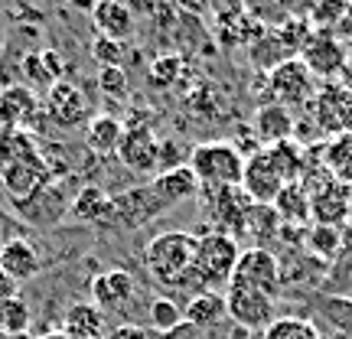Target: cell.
<instances>
[{"label":"cell","mask_w":352,"mask_h":339,"mask_svg":"<svg viewBox=\"0 0 352 339\" xmlns=\"http://www.w3.org/2000/svg\"><path fill=\"white\" fill-rule=\"evenodd\" d=\"M226 303H228V320H232L235 327L248 329V333H264V329L277 320L274 300L264 297V294H254V290L228 287Z\"/></svg>","instance_id":"obj_9"},{"label":"cell","mask_w":352,"mask_h":339,"mask_svg":"<svg viewBox=\"0 0 352 339\" xmlns=\"http://www.w3.org/2000/svg\"><path fill=\"white\" fill-rule=\"evenodd\" d=\"M189 170L199 183V193H222L239 189L245 173V153L228 140H209L189 153Z\"/></svg>","instance_id":"obj_3"},{"label":"cell","mask_w":352,"mask_h":339,"mask_svg":"<svg viewBox=\"0 0 352 339\" xmlns=\"http://www.w3.org/2000/svg\"><path fill=\"white\" fill-rule=\"evenodd\" d=\"M46 111H50L52 121L59 124L72 127V124H82L88 118V98L85 91L76 85V82H56L46 95Z\"/></svg>","instance_id":"obj_14"},{"label":"cell","mask_w":352,"mask_h":339,"mask_svg":"<svg viewBox=\"0 0 352 339\" xmlns=\"http://www.w3.org/2000/svg\"><path fill=\"white\" fill-rule=\"evenodd\" d=\"M98 88L104 91V95H114V98L127 95V78H124V72H121V69H101Z\"/></svg>","instance_id":"obj_33"},{"label":"cell","mask_w":352,"mask_h":339,"mask_svg":"<svg viewBox=\"0 0 352 339\" xmlns=\"http://www.w3.org/2000/svg\"><path fill=\"white\" fill-rule=\"evenodd\" d=\"M138 300V281L124 267H111L91 277V303L98 307L104 316L127 314V307Z\"/></svg>","instance_id":"obj_7"},{"label":"cell","mask_w":352,"mask_h":339,"mask_svg":"<svg viewBox=\"0 0 352 339\" xmlns=\"http://www.w3.org/2000/svg\"><path fill=\"white\" fill-rule=\"evenodd\" d=\"M104 320L108 316L101 314L95 303H72L63 314V323H59V333H65L69 339H104Z\"/></svg>","instance_id":"obj_21"},{"label":"cell","mask_w":352,"mask_h":339,"mask_svg":"<svg viewBox=\"0 0 352 339\" xmlns=\"http://www.w3.org/2000/svg\"><path fill=\"white\" fill-rule=\"evenodd\" d=\"M104 339H153V336L144 327H138V323H121V327H114Z\"/></svg>","instance_id":"obj_34"},{"label":"cell","mask_w":352,"mask_h":339,"mask_svg":"<svg viewBox=\"0 0 352 339\" xmlns=\"http://www.w3.org/2000/svg\"><path fill=\"white\" fill-rule=\"evenodd\" d=\"M202 339H209V336H202Z\"/></svg>","instance_id":"obj_40"},{"label":"cell","mask_w":352,"mask_h":339,"mask_svg":"<svg viewBox=\"0 0 352 339\" xmlns=\"http://www.w3.org/2000/svg\"><path fill=\"white\" fill-rule=\"evenodd\" d=\"M95 59L101 63V69H121L124 50L121 43H111V39H95Z\"/></svg>","instance_id":"obj_32"},{"label":"cell","mask_w":352,"mask_h":339,"mask_svg":"<svg viewBox=\"0 0 352 339\" xmlns=\"http://www.w3.org/2000/svg\"><path fill=\"white\" fill-rule=\"evenodd\" d=\"M192 261H196V235L183 228L160 232L144 245V267L164 287H183Z\"/></svg>","instance_id":"obj_2"},{"label":"cell","mask_w":352,"mask_h":339,"mask_svg":"<svg viewBox=\"0 0 352 339\" xmlns=\"http://www.w3.org/2000/svg\"><path fill=\"white\" fill-rule=\"evenodd\" d=\"M327 170L336 183L352 186V134H340L327 147Z\"/></svg>","instance_id":"obj_27"},{"label":"cell","mask_w":352,"mask_h":339,"mask_svg":"<svg viewBox=\"0 0 352 339\" xmlns=\"http://www.w3.org/2000/svg\"><path fill=\"white\" fill-rule=\"evenodd\" d=\"M91 26L98 39H111V43H124L134 36V10L114 0H101L91 7Z\"/></svg>","instance_id":"obj_15"},{"label":"cell","mask_w":352,"mask_h":339,"mask_svg":"<svg viewBox=\"0 0 352 339\" xmlns=\"http://www.w3.org/2000/svg\"><path fill=\"white\" fill-rule=\"evenodd\" d=\"M287 186V179L280 176L274 157L267 153V147L254 151L252 157H245V173H241V193L254 202V206H274L280 196V189Z\"/></svg>","instance_id":"obj_6"},{"label":"cell","mask_w":352,"mask_h":339,"mask_svg":"<svg viewBox=\"0 0 352 339\" xmlns=\"http://www.w3.org/2000/svg\"><path fill=\"white\" fill-rule=\"evenodd\" d=\"M121 140H124V124H121L118 118H111V114L91 118V124H88V131H85V144L91 153L111 157V153H118Z\"/></svg>","instance_id":"obj_24"},{"label":"cell","mask_w":352,"mask_h":339,"mask_svg":"<svg viewBox=\"0 0 352 339\" xmlns=\"http://www.w3.org/2000/svg\"><path fill=\"white\" fill-rule=\"evenodd\" d=\"M349 20H352V7H349Z\"/></svg>","instance_id":"obj_39"},{"label":"cell","mask_w":352,"mask_h":339,"mask_svg":"<svg viewBox=\"0 0 352 339\" xmlns=\"http://www.w3.org/2000/svg\"><path fill=\"white\" fill-rule=\"evenodd\" d=\"M160 339H202V333L192 327V323H186V320H183L173 333H166V336H160Z\"/></svg>","instance_id":"obj_36"},{"label":"cell","mask_w":352,"mask_h":339,"mask_svg":"<svg viewBox=\"0 0 352 339\" xmlns=\"http://www.w3.org/2000/svg\"><path fill=\"white\" fill-rule=\"evenodd\" d=\"M320 323L336 339H352V297L346 294H327L316 300Z\"/></svg>","instance_id":"obj_23"},{"label":"cell","mask_w":352,"mask_h":339,"mask_svg":"<svg viewBox=\"0 0 352 339\" xmlns=\"http://www.w3.org/2000/svg\"><path fill=\"white\" fill-rule=\"evenodd\" d=\"M69 215L82 222V226H98V222H108L111 215V196L101 186H82L76 193V199L69 206Z\"/></svg>","instance_id":"obj_22"},{"label":"cell","mask_w":352,"mask_h":339,"mask_svg":"<svg viewBox=\"0 0 352 339\" xmlns=\"http://www.w3.org/2000/svg\"><path fill=\"white\" fill-rule=\"evenodd\" d=\"M346 88L352 91V59H349V69H346Z\"/></svg>","instance_id":"obj_38"},{"label":"cell","mask_w":352,"mask_h":339,"mask_svg":"<svg viewBox=\"0 0 352 339\" xmlns=\"http://www.w3.org/2000/svg\"><path fill=\"white\" fill-rule=\"evenodd\" d=\"M39 111L36 95L23 85H10L0 91V131H20Z\"/></svg>","instance_id":"obj_18"},{"label":"cell","mask_w":352,"mask_h":339,"mask_svg":"<svg viewBox=\"0 0 352 339\" xmlns=\"http://www.w3.org/2000/svg\"><path fill=\"white\" fill-rule=\"evenodd\" d=\"M13 297H20V284H16L10 274H3V271H0V303L13 300Z\"/></svg>","instance_id":"obj_35"},{"label":"cell","mask_w":352,"mask_h":339,"mask_svg":"<svg viewBox=\"0 0 352 339\" xmlns=\"http://www.w3.org/2000/svg\"><path fill=\"white\" fill-rule=\"evenodd\" d=\"M274 212L280 219V226H303L314 215L307 189L300 183H287V186L280 189V196L274 199Z\"/></svg>","instance_id":"obj_25"},{"label":"cell","mask_w":352,"mask_h":339,"mask_svg":"<svg viewBox=\"0 0 352 339\" xmlns=\"http://www.w3.org/2000/svg\"><path fill=\"white\" fill-rule=\"evenodd\" d=\"M36 339H69V336L59 333V329H52V333H43V336H36Z\"/></svg>","instance_id":"obj_37"},{"label":"cell","mask_w":352,"mask_h":339,"mask_svg":"<svg viewBox=\"0 0 352 339\" xmlns=\"http://www.w3.org/2000/svg\"><path fill=\"white\" fill-rule=\"evenodd\" d=\"M228 287H245V290H254V294H264L277 300L280 290H284V281H280V261L267 248H245L235 264V274H232V284Z\"/></svg>","instance_id":"obj_4"},{"label":"cell","mask_w":352,"mask_h":339,"mask_svg":"<svg viewBox=\"0 0 352 339\" xmlns=\"http://www.w3.org/2000/svg\"><path fill=\"white\" fill-rule=\"evenodd\" d=\"M307 248L316 261H333L342 248V235L336 226H314L307 235Z\"/></svg>","instance_id":"obj_29"},{"label":"cell","mask_w":352,"mask_h":339,"mask_svg":"<svg viewBox=\"0 0 352 339\" xmlns=\"http://www.w3.org/2000/svg\"><path fill=\"white\" fill-rule=\"evenodd\" d=\"M46 267L43 261V254L33 248V241H26L23 235H16V239H7L0 245V271L3 274H10L16 284H26V281H33Z\"/></svg>","instance_id":"obj_13"},{"label":"cell","mask_w":352,"mask_h":339,"mask_svg":"<svg viewBox=\"0 0 352 339\" xmlns=\"http://www.w3.org/2000/svg\"><path fill=\"white\" fill-rule=\"evenodd\" d=\"M261 339H327V336L307 316H277L274 323L261 333Z\"/></svg>","instance_id":"obj_26"},{"label":"cell","mask_w":352,"mask_h":339,"mask_svg":"<svg viewBox=\"0 0 352 339\" xmlns=\"http://www.w3.org/2000/svg\"><path fill=\"white\" fill-rule=\"evenodd\" d=\"M300 63L310 69V76L320 82H333V78L346 76L349 69V52L333 33H314L310 43L303 46Z\"/></svg>","instance_id":"obj_8"},{"label":"cell","mask_w":352,"mask_h":339,"mask_svg":"<svg viewBox=\"0 0 352 339\" xmlns=\"http://www.w3.org/2000/svg\"><path fill=\"white\" fill-rule=\"evenodd\" d=\"M0 179H3V189L10 193L13 199L20 202V206H26L33 196H39V193L46 189L50 170L43 166V160H39L36 153H30V157H20V160L3 164Z\"/></svg>","instance_id":"obj_11"},{"label":"cell","mask_w":352,"mask_h":339,"mask_svg":"<svg viewBox=\"0 0 352 339\" xmlns=\"http://www.w3.org/2000/svg\"><path fill=\"white\" fill-rule=\"evenodd\" d=\"M151 189H153V196H157V202L170 212L173 206L192 199V196L199 193V183H196V176H192L189 166H170V170H164L160 176H153Z\"/></svg>","instance_id":"obj_17"},{"label":"cell","mask_w":352,"mask_h":339,"mask_svg":"<svg viewBox=\"0 0 352 339\" xmlns=\"http://www.w3.org/2000/svg\"><path fill=\"white\" fill-rule=\"evenodd\" d=\"M310 26H314V33H329V30H336L340 20L349 17V7L346 3H316L310 7Z\"/></svg>","instance_id":"obj_31"},{"label":"cell","mask_w":352,"mask_h":339,"mask_svg":"<svg viewBox=\"0 0 352 339\" xmlns=\"http://www.w3.org/2000/svg\"><path fill=\"white\" fill-rule=\"evenodd\" d=\"M310 209H314V219L316 226H336L352 212V196H349V186L342 183H329L327 189H320L316 196H310Z\"/></svg>","instance_id":"obj_20"},{"label":"cell","mask_w":352,"mask_h":339,"mask_svg":"<svg viewBox=\"0 0 352 339\" xmlns=\"http://www.w3.org/2000/svg\"><path fill=\"white\" fill-rule=\"evenodd\" d=\"M183 320H186V323H192V327L199 329L202 336H206L209 329L222 327V323L228 320L226 294L206 290V294H196V297H189V303L183 307Z\"/></svg>","instance_id":"obj_19"},{"label":"cell","mask_w":352,"mask_h":339,"mask_svg":"<svg viewBox=\"0 0 352 339\" xmlns=\"http://www.w3.org/2000/svg\"><path fill=\"white\" fill-rule=\"evenodd\" d=\"M30 320H33V314H30L23 297H13V300L0 303V333L3 336H26Z\"/></svg>","instance_id":"obj_30"},{"label":"cell","mask_w":352,"mask_h":339,"mask_svg":"<svg viewBox=\"0 0 352 339\" xmlns=\"http://www.w3.org/2000/svg\"><path fill=\"white\" fill-rule=\"evenodd\" d=\"M294 127H297V118L294 111L280 108L274 101H267L258 108L254 114V140L261 147H274V144H284V140L294 138Z\"/></svg>","instance_id":"obj_16"},{"label":"cell","mask_w":352,"mask_h":339,"mask_svg":"<svg viewBox=\"0 0 352 339\" xmlns=\"http://www.w3.org/2000/svg\"><path fill=\"white\" fill-rule=\"evenodd\" d=\"M316 91H320V82L310 76V69L300 59H287L267 76V98L280 108H287V111L314 105Z\"/></svg>","instance_id":"obj_5"},{"label":"cell","mask_w":352,"mask_h":339,"mask_svg":"<svg viewBox=\"0 0 352 339\" xmlns=\"http://www.w3.org/2000/svg\"><path fill=\"white\" fill-rule=\"evenodd\" d=\"M241 258V248H239V239H232L226 232H206V235H196V261L189 267L186 281L183 287L196 294H206V290H215L219 287H228L232 284V274H235V264Z\"/></svg>","instance_id":"obj_1"},{"label":"cell","mask_w":352,"mask_h":339,"mask_svg":"<svg viewBox=\"0 0 352 339\" xmlns=\"http://www.w3.org/2000/svg\"><path fill=\"white\" fill-rule=\"evenodd\" d=\"M166 209L157 202V196H153L151 183L140 189H127V193H121V196H111V215H108V222L104 226H114V228H140L147 226L151 219H157V215H164Z\"/></svg>","instance_id":"obj_10"},{"label":"cell","mask_w":352,"mask_h":339,"mask_svg":"<svg viewBox=\"0 0 352 339\" xmlns=\"http://www.w3.org/2000/svg\"><path fill=\"white\" fill-rule=\"evenodd\" d=\"M179 323H183V310H179V303H173L170 297H153V300L147 303V327H151L157 336L173 333Z\"/></svg>","instance_id":"obj_28"},{"label":"cell","mask_w":352,"mask_h":339,"mask_svg":"<svg viewBox=\"0 0 352 339\" xmlns=\"http://www.w3.org/2000/svg\"><path fill=\"white\" fill-rule=\"evenodd\" d=\"M160 153H164V147L157 144L151 127H127L124 140L118 147L121 164L131 166L134 173H153L157 164H160Z\"/></svg>","instance_id":"obj_12"}]
</instances>
